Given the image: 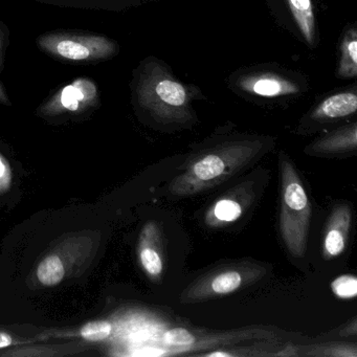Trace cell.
Segmentation results:
<instances>
[{
  "instance_id": "cell-22",
  "label": "cell",
  "mask_w": 357,
  "mask_h": 357,
  "mask_svg": "<svg viewBox=\"0 0 357 357\" xmlns=\"http://www.w3.org/2000/svg\"><path fill=\"white\" fill-rule=\"evenodd\" d=\"M12 344V337L9 334L0 332V348H6Z\"/></svg>"
},
{
  "instance_id": "cell-17",
  "label": "cell",
  "mask_w": 357,
  "mask_h": 357,
  "mask_svg": "<svg viewBox=\"0 0 357 357\" xmlns=\"http://www.w3.org/2000/svg\"><path fill=\"white\" fill-rule=\"evenodd\" d=\"M195 340V334L190 330L185 329V328L178 327L167 330L164 336H162V342L166 346L173 347L177 350L165 352L164 355L181 354V351L194 344Z\"/></svg>"
},
{
  "instance_id": "cell-18",
  "label": "cell",
  "mask_w": 357,
  "mask_h": 357,
  "mask_svg": "<svg viewBox=\"0 0 357 357\" xmlns=\"http://www.w3.org/2000/svg\"><path fill=\"white\" fill-rule=\"evenodd\" d=\"M112 326L107 321H93L81 328L80 334L89 342H102L110 335Z\"/></svg>"
},
{
  "instance_id": "cell-13",
  "label": "cell",
  "mask_w": 357,
  "mask_h": 357,
  "mask_svg": "<svg viewBox=\"0 0 357 357\" xmlns=\"http://www.w3.org/2000/svg\"><path fill=\"white\" fill-rule=\"evenodd\" d=\"M336 77L340 80H355L357 77V24H347L338 43Z\"/></svg>"
},
{
  "instance_id": "cell-8",
  "label": "cell",
  "mask_w": 357,
  "mask_h": 357,
  "mask_svg": "<svg viewBox=\"0 0 357 357\" xmlns=\"http://www.w3.org/2000/svg\"><path fill=\"white\" fill-rule=\"evenodd\" d=\"M99 104L100 91L97 84L91 79L82 77L56 91L39 106L37 112L43 116L78 114L93 109Z\"/></svg>"
},
{
  "instance_id": "cell-5",
  "label": "cell",
  "mask_w": 357,
  "mask_h": 357,
  "mask_svg": "<svg viewBox=\"0 0 357 357\" xmlns=\"http://www.w3.org/2000/svg\"><path fill=\"white\" fill-rule=\"evenodd\" d=\"M36 43L43 53L73 63L105 61L120 53L116 40L95 33L55 31L40 35Z\"/></svg>"
},
{
  "instance_id": "cell-3",
  "label": "cell",
  "mask_w": 357,
  "mask_h": 357,
  "mask_svg": "<svg viewBox=\"0 0 357 357\" xmlns=\"http://www.w3.org/2000/svg\"><path fill=\"white\" fill-rule=\"evenodd\" d=\"M227 87L238 97L258 104H284L308 95V78L275 63L239 68L227 79Z\"/></svg>"
},
{
  "instance_id": "cell-2",
  "label": "cell",
  "mask_w": 357,
  "mask_h": 357,
  "mask_svg": "<svg viewBox=\"0 0 357 357\" xmlns=\"http://www.w3.org/2000/svg\"><path fill=\"white\" fill-rule=\"evenodd\" d=\"M275 143L271 137H239L202 150L188 160L169 185L174 196L194 195L227 181L258 160Z\"/></svg>"
},
{
  "instance_id": "cell-11",
  "label": "cell",
  "mask_w": 357,
  "mask_h": 357,
  "mask_svg": "<svg viewBox=\"0 0 357 357\" xmlns=\"http://www.w3.org/2000/svg\"><path fill=\"white\" fill-rule=\"evenodd\" d=\"M357 149V122L349 123L307 146L305 152L312 155H338Z\"/></svg>"
},
{
  "instance_id": "cell-19",
  "label": "cell",
  "mask_w": 357,
  "mask_h": 357,
  "mask_svg": "<svg viewBox=\"0 0 357 357\" xmlns=\"http://www.w3.org/2000/svg\"><path fill=\"white\" fill-rule=\"evenodd\" d=\"M331 289L337 298L351 300L357 296V280L354 275H342L331 282Z\"/></svg>"
},
{
  "instance_id": "cell-14",
  "label": "cell",
  "mask_w": 357,
  "mask_h": 357,
  "mask_svg": "<svg viewBox=\"0 0 357 357\" xmlns=\"http://www.w3.org/2000/svg\"><path fill=\"white\" fill-rule=\"evenodd\" d=\"M45 5L70 9L97 10V11L125 12L137 9L158 0H33Z\"/></svg>"
},
{
  "instance_id": "cell-16",
  "label": "cell",
  "mask_w": 357,
  "mask_h": 357,
  "mask_svg": "<svg viewBox=\"0 0 357 357\" xmlns=\"http://www.w3.org/2000/svg\"><path fill=\"white\" fill-rule=\"evenodd\" d=\"M66 275L63 263L56 255L47 257L37 268V277L45 286H55L63 280Z\"/></svg>"
},
{
  "instance_id": "cell-4",
  "label": "cell",
  "mask_w": 357,
  "mask_h": 357,
  "mask_svg": "<svg viewBox=\"0 0 357 357\" xmlns=\"http://www.w3.org/2000/svg\"><path fill=\"white\" fill-rule=\"evenodd\" d=\"M281 212L280 233L289 254L302 258L306 252L310 227L311 204L291 160L280 153Z\"/></svg>"
},
{
  "instance_id": "cell-21",
  "label": "cell",
  "mask_w": 357,
  "mask_h": 357,
  "mask_svg": "<svg viewBox=\"0 0 357 357\" xmlns=\"http://www.w3.org/2000/svg\"><path fill=\"white\" fill-rule=\"evenodd\" d=\"M0 104H3V105L11 106V101H10V98L8 97L7 91H6L5 87H3V84L1 82H0Z\"/></svg>"
},
{
  "instance_id": "cell-23",
  "label": "cell",
  "mask_w": 357,
  "mask_h": 357,
  "mask_svg": "<svg viewBox=\"0 0 357 357\" xmlns=\"http://www.w3.org/2000/svg\"><path fill=\"white\" fill-rule=\"evenodd\" d=\"M5 173V166H3V160L0 158V177L3 176Z\"/></svg>"
},
{
  "instance_id": "cell-7",
  "label": "cell",
  "mask_w": 357,
  "mask_h": 357,
  "mask_svg": "<svg viewBox=\"0 0 357 357\" xmlns=\"http://www.w3.org/2000/svg\"><path fill=\"white\" fill-rule=\"evenodd\" d=\"M273 22L309 50L321 43L313 0H265Z\"/></svg>"
},
{
  "instance_id": "cell-20",
  "label": "cell",
  "mask_w": 357,
  "mask_h": 357,
  "mask_svg": "<svg viewBox=\"0 0 357 357\" xmlns=\"http://www.w3.org/2000/svg\"><path fill=\"white\" fill-rule=\"evenodd\" d=\"M5 68V43H3V36L0 33V73L3 72Z\"/></svg>"
},
{
  "instance_id": "cell-9",
  "label": "cell",
  "mask_w": 357,
  "mask_h": 357,
  "mask_svg": "<svg viewBox=\"0 0 357 357\" xmlns=\"http://www.w3.org/2000/svg\"><path fill=\"white\" fill-rule=\"evenodd\" d=\"M357 112V85L338 89L323 97L303 116L301 130L311 132L338 121L355 116Z\"/></svg>"
},
{
  "instance_id": "cell-24",
  "label": "cell",
  "mask_w": 357,
  "mask_h": 357,
  "mask_svg": "<svg viewBox=\"0 0 357 357\" xmlns=\"http://www.w3.org/2000/svg\"><path fill=\"white\" fill-rule=\"evenodd\" d=\"M199 342L200 346H202H202H204V344H206V340H204V342H202V340H200V342ZM196 344H197V342H196ZM193 346H194V344H193ZM190 348H191V347H190ZM188 349H189V348H188ZM188 349H185V351H183V353H185V351H187V350H188Z\"/></svg>"
},
{
  "instance_id": "cell-1",
  "label": "cell",
  "mask_w": 357,
  "mask_h": 357,
  "mask_svg": "<svg viewBox=\"0 0 357 357\" xmlns=\"http://www.w3.org/2000/svg\"><path fill=\"white\" fill-rule=\"evenodd\" d=\"M130 89L137 112L164 130L195 125L194 102L206 99L199 86L183 82L166 62L153 56L142 60L133 70Z\"/></svg>"
},
{
  "instance_id": "cell-12",
  "label": "cell",
  "mask_w": 357,
  "mask_h": 357,
  "mask_svg": "<svg viewBox=\"0 0 357 357\" xmlns=\"http://www.w3.org/2000/svg\"><path fill=\"white\" fill-rule=\"evenodd\" d=\"M160 248V231L155 223H147L142 233L139 255L142 266L153 280L162 277L164 271V261Z\"/></svg>"
},
{
  "instance_id": "cell-6",
  "label": "cell",
  "mask_w": 357,
  "mask_h": 357,
  "mask_svg": "<svg viewBox=\"0 0 357 357\" xmlns=\"http://www.w3.org/2000/svg\"><path fill=\"white\" fill-rule=\"evenodd\" d=\"M265 273V267L256 263H234L219 267L188 286L181 296V302L194 304L233 294L259 281Z\"/></svg>"
},
{
  "instance_id": "cell-15",
  "label": "cell",
  "mask_w": 357,
  "mask_h": 357,
  "mask_svg": "<svg viewBox=\"0 0 357 357\" xmlns=\"http://www.w3.org/2000/svg\"><path fill=\"white\" fill-rule=\"evenodd\" d=\"M244 204L237 199V194H229L217 200L206 215L208 227H219L235 222L243 214Z\"/></svg>"
},
{
  "instance_id": "cell-10",
  "label": "cell",
  "mask_w": 357,
  "mask_h": 357,
  "mask_svg": "<svg viewBox=\"0 0 357 357\" xmlns=\"http://www.w3.org/2000/svg\"><path fill=\"white\" fill-rule=\"evenodd\" d=\"M352 223V212L348 204H340L334 208L328 219L323 243L325 259L335 258L346 250Z\"/></svg>"
}]
</instances>
